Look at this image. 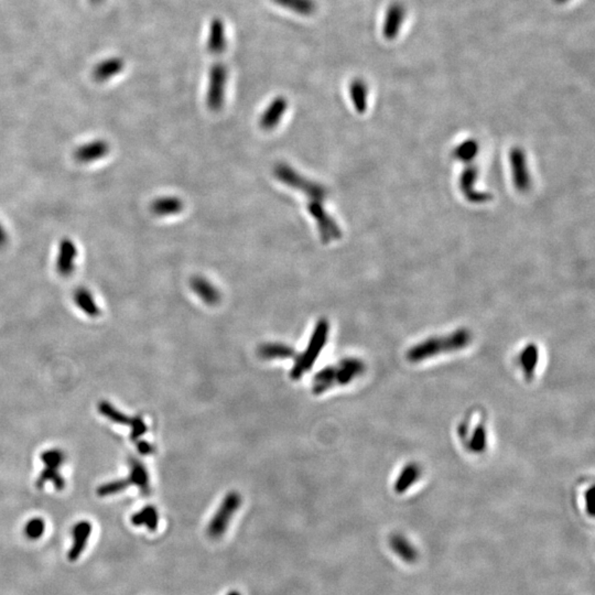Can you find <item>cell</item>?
Wrapping results in <instances>:
<instances>
[{
  "label": "cell",
  "instance_id": "cell-1",
  "mask_svg": "<svg viewBox=\"0 0 595 595\" xmlns=\"http://www.w3.org/2000/svg\"><path fill=\"white\" fill-rule=\"evenodd\" d=\"M472 339L468 329L455 330L444 337H430L409 348L406 352V359L409 363H422L441 354L461 351L470 346Z\"/></svg>",
  "mask_w": 595,
  "mask_h": 595
},
{
  "label": "cell",
  "instance_id": "cell-2",
  "mask_svg": "<svg viewBox=\"0 0 595 595\" xmlns=\"http://www.w3.org/2000/svg\"><path fill=\"white\" fill-rule=\"evenodd\" d=\"M366 372L364 361L357 357L342 359L334 366H328L314 376L312 383V393L321 395L332 387L344 386L351 384L359 376Z\"/></svg>",
  "mask_w": 595,
  "mask_h": 595
},
{
  "label": "cell",
  "instance_id": "cell-3",
  "mask_svg": "<svg viewBox=\"0 0 595 595\" xmlns=\"http://www.w3.org/2000/svg\"><path fill=\"white\" fill-rule=\"evenodd\" d=\"M330 324L325 319H321L317 323L314 331L311 335L310 341L303 353L300 354L294 361V366L291 368V378L298 381L299 378L305 375V372L312 368L316 363L317 359L320 355L321 351L325 346L328 337H329Z\"/></svg>",
  "mask_w": 595,
  "mask_h": 595
},
{
  "label": "cell",
  "instance_id": "cell-4",
  "mask_svg": "<svg viewBox=\"0 0 595 595\" xmlns=\"http://www.w3.org/2000/svg\"><path fill=\"white\" fill-rule=\"evenodd\" d=\"M275 177L280 182L288 185L290 188L296 189L307 196L309 201H323L325 200L328 192L323 185L314 182L307 178L302 177L301 174L294 171L288 164L280 163L276 166L274 170Z\"/></svg>",
  "mask_w": 595,
  "mask_h": 595
},
{
  "label": "cell",
  "instance_id": "cell-5",
  "mask_svg": "<svg viewBox=\"0 0 595 595\" xmlns=\"http://www.w3.org/2000/svg\"><path fill=\"white\" fill-rule=\"evenodd\" d=\"M242 505V496L237 492H231L222 500L218 511L213 515L207 527V535L212 540H218L225 535L232 519Z\"/></svg>",
  "mask_w": 595,
  "mask_h": 595
},
{
  "label": "cell",
  "instance_id": "cell-6",
  "mask_svg": "<svg viewBox=\"0 0 595 595\" xmlns=\"http://www.w3.org/2000/svg\"><path fill=\"white\" fill-rule=\"evenodd\" d=\"M229 79V71L223 63H215L211 68L207 85V105L209 111L218 112L223 108L225 101L226 85Z\"/></svg>",
  "mask_w": 595,
  "mask_h": 595
},
{
  "label": "cell",
  "instance_id": "cell-7",
  "mask_svg": "<svg viewBox=\"0 0 595 595\" xmlns=\"http://www.w3.org/2000/svg\"><path fill=\"white\" fill-rule=\"evenodd\" d=\"M308 211L316 220L321 242L323 244H329L333 240L341 239L342 231L340 226L337 225L331 215L328 214L326 209H324L323 201H309Z\"/></svg>",
  "mask_w": 595,
  "mask_h": 595
},
{
  "label": "cell",
  "instance_id": "cell-8",
  "mask_svg": "<svg viewBox=\"0 0 595 595\" xmlns=\"http://www.w3.org/2000/svg\"><path fill=\"white\" fill-rule=\"evenodd\" d=\"M478 177V166L472 162L469 163V166L464 169V171L461 173V177H460V190L465 198L472 203L481 204L491 201L493 198L492 194L481 192V191L474 189Z\"/></svg>",
  "mask_w": 595,
  "mask_h": 595
},
{
  "label": "cell",
  "instance_id": "cell-9",
  "mask_svg": "<svg viewBox=\"0 0 595 595\" xmlns=\"http://www.w3.org/2000/svg\"><path fill=\"white\" fill-rule=\"evenodd\" d=\"M511 176L515 188L520 192L529 190L531 181L528 171L527 159L522 148H514L511 153Z\"/></svg>",
  "mask_w": 595,
  "mask_h": 595
},
{
  "label": "cell",
  "instance_id": "cell-10",
  "mask_svg": "<svg viewBox=\"0 0 595 595\" xmlns=\"http://www.w3.org/2000/svg\"><path fill=\"white\" fill-rule=\"evenodd\" d=\"M77 246L71 239H63L59 247L57 258V272L61 277L68 278L73 274L77 261Z\"/></svg>",
  "mask_w": 595,
  "mask_h": 595
},
{
  "label": "cell",
  "instance_id": "cell-11",
  "mask_svg": "<svg viewBox=\"0 0 595 595\" xmlns=\"http://www.w3.org/2000/svg\"><path fill=\"white\" fill-rule=\"evenodd\" d=\"M227 46V37L224 22L220 18H215L209 25V38L207 41V49L209 55H220L223 53Z\"/></svg>",
  "mask_w": 595,
  "mask_h": 595
},
{
  "label": "cell",
  "instance_id": "cell-12",
  "mask_svg": "<svg viewBox=\"0 0 595 595\" xmlns=\"http://www.w3.org/2000/svg\"><path fill=\"white\" fill-rule=\"evenodd\" d=\"M406 11L400 3H393L389 7L383 25V36L386 40L392 41L397 38L405 19Z\"/></svg>",
  "mask_w": 595,
  "mask_h": 595
},
{
  "label": "cell",
  "instance_id": "cell-13",
  "mask_svg": "<svg viewBox=\"0 0 595 595\" xmlns=\"http://www.w3.org/2000/svg\"><path fill=\"white\" fill-rule=\"evenodd\" d=\"M91 533H92V525L90 522L83 520V522H77L74 526L73 530H72L73 544H72L71 549L68 554L70 561H77L79 559L82 552L84 551L85 548H86Z\"/></svg>",
  "mask_w": 595,
  "mask_h": 595
},
{
  "label": "cell",
  "instance_id": "cell-14",
  "mask_svg": "<svg viewBox=\"0 0 595 595\" xmlns=\"http://www.w3.org/2000/svg\"><path fill=\"white\" fill-rule=\"evenodd\" d=\"M287 109H288V101L285 97L279 96L275 98L261 116L259 125L265 131H272L276 126L279 125L280 120L283 117Z\"/></svg>",
  "mask_w": 595,
  "mask_h": 595
},
{
  "label": "cell",
  "instance_id": "cell-15",
  "mask_svg": "<svg viewBox=\"0 0 595 595\" xmlns=\"http://www.w3.org/2000/svg\"><path fill=\"white\" fill-rule=\"evenodd\" d=\"M108 153L109 144L105 140H94L77 148L74 159L81 163L94 162L104 158Z\"/></svg>",
  "mask_w": 595,
  "mask_h": 595
},
{
  "label": "cell",
  "instance_id": "cell-16",
  "mask_svg": "<svg viewBox=\"0 0 595 595\" xmlns=\"http://www.w3.org/2000/svg\"><path fill=\"white\" fill-rule=\"evenodd\" d=\"M191 287L193 289L194 294H198L204 303L209 305H216L220 303V298H222L220 291L215 288L214 285L205 278H192Z\"/></svg>",
  "mask_w": 595,
  "mask_h": 595
},
{
  "label": "cell",
  "instance_id": "cell-17",
  "mask_svg": "<svg viewBox=\"0 0 595 595\" xmlns=\"http://www.w3.org/2000/svg\"><path fill=\"white\" fill-rule=\"evenodd\" d=\"M127 478L131 482V485L138 487L142 495H149L150 483L147 469L135 457H131L129 460V474Z\"/></svg>",
  "mask_w": 595,
  "mask_h": 595
},
{
  "label": "cell",
  "instance_id": "cell-18",
  "mask_svg": "<svg viewBox=\"0 0 595 595\" xmlns=\"http://www.w3.org/2000/svg\"><path fill=\"white\" fill-rule=\"evenodd\" d=\"M422 476V468L417 463H409L400 471L399 475L394 484L395 492L397 494H404L408 489L413 487V484L419 481Z\"/></svg>",
  "mask_w": 595,
  "mask_h": 595
},
{
  "label": "cell",
  "instance_id": "cell-19",
  "mask_svg": "<svg viewBox=\"0 0 595 595\" xmlns=\"http://www.w3.org/2000/svg\"><path fill=\"white\" fill-rule=\"evenodd\" d=\"M183 202L176 196L157 198L150 205V211L158 216L179 214L182 211Z\"/></svg>",
  "mask_w": 595,
  "mask_h": 595
},
{
  "label": "cell",
  "instance_id": "cell-20",
  "mask_svg": "<svg viewBox=\"0 0 595 595\" xmlns=\"http://www.w3.org/2000/svg\"><path fill=\"white\" fill-rule=\"evenodd\" d=\"M124 66L125 64H124V61L122 59H118V57L107 59L95 66L94 72H93V77L97 82L108 81L109 79H112L113 77L120 73Z\"/></svg>",
  "mask_w": 595,
  "mask_h": 595
},
{
  "label": "cell",
  "instance_id": "cell-21",
  "mask_svg": "<svg viewBox=\"0 0 595 595\" xmlns=\"http://www.w3.org/2000/svg\"><path fill=\"white\" fill-rule=\"evenodd\" d=\"M73 300L75 305L91 318H97L101 314V310L94 300V296L87 289H77L73 294Z\"/></svg>",
  "mask_w": 595,
  "mask_h": 595
},
{
  "label": "cell",
  "instance_id": "cell-22",
  "mask_svg": "<svg viewBox=\"0 0 595 595\" xmlns=\"http://www.w3.org/2000/svg\"><path fill=\"white\" fill-rule=\"evenodd\" d=\"M257 352L263 359H290L294 357L292 348L283 343H265L259 346Z\"/></svg>",
  "mask_w": 595,
  "mask_h": 595
},
{
  "label": "cell",
  "instance_id": "cell-23",
  "mask_svg": "<svg viewBox=\"0 0 595 595\" xmlns=\"http://www.w3.org/2000/svg\"><path fill=\"white\" fill-rule=\"evenodd\" d=\"M131 524L136 527L146 526L150 531H155L159 525L158 511L153 506H146L131 516Z\"/></svg>",
  "mask_w": 595,
  "mask_h": 595
},
{
  "label": "cell",
  "instance_id": "cell-24",
  "mask_svg": "<svg viewBox=\"0 0 595 595\" xmlns=\"http://www.w3.org/2000/svg\"><path fill=\"white\" fill-rule=\"evenodd\" d=\"M539 363V350L535 344L526 346L520 354L522 372L528 379L535 375Z\"/></svg>",
  "mask_w": 595,
  "mask_h": 595
},
{
  "label": "cell",
  "instance_id": "cell-25",
  "mask_svg": "<svg viewBox=\"0 0 595 595\" xmlns=\"http://www.w3.org/2000/svg\"><path fill=\"white\" fill-rule=\"evenodd\" d=\"M350 95H351L352 103L354 108L359 114H364L367 111V97H368V88L364 82L361 79H355L350 85Z\"/></svg>",
  "mask_w": 595,
  "mask_h": 595
},
{
  "label": "cell",
  "instance_id": "cell-26",
  "mask_svg": "<svg viewBox=\"0 0 595 595\" xmlns=\"http://www.w3.org/2000/svg\"><path fill=\"white\" fill-rule=\"evenodd\" d=\"M97 410L102 416L108 419L114 424H120V426H129V427L133 424V417H128L127 415L118 410L117 408L114 407V405L106 402V400L98 402Z\"/></svg>",
  "mask_w": 595,
  "mask_h": 595
},
{
  "label": "cell",
  "instance_id": "cell-27",
  "mask_svg": "<svg viewBox=\"0 0 595 595\" xmlns=\"http://www.w3.org/2000/svg\"><path fill=\"white\" fill-rule=\"evenodd\" d=\"M272 1L276 5L301 16H311L318 8L314 0H272Z\"/></svg>",
  "mask_w": 595,
  "mask_h": 595
},
{
  "label": "cell",
  "instance_id": "cell-28",
  "mask_svg": "<svg viewBox=\"0 0 595 595\" xmlns=\"http://www.w3.org/2000/svg\"><path fill=\"white\" fill-rule=\"evenodd\" d=\"M469 450L472 453L482 454L487 451V431L483 422H478V426L474 428L469 441Z\"/></svg>",
  "mask_w": 595,
  "mask_h": 595
},
{
  "label": "cell",
  "instance_id": "cell-29",
  "mask_svg": "<svg viewBox=\"0 0 595 595\" xmlns=\"http://www.w3.org/2000/svg\"><path fill=\"white\" fill-rule=\"evenodd\" d=\"M59 470L60 469L46 468L44 466V470L41 472L38 480H37V487L39 489H44V485L48 482H51L57 491H63V489H66V480L62 478Z\"/></svg>",
  "mask_w": 595,
  "mask_h": 595
},
{
  "label": "cell",
  "instance_id": "cell-30",
  "mask_svg": "<svg viewBox=\"0 0 595 595\" xmlns=\"http://www.w3.org/2000/svg\"><path fill=\"white\" fill-rule=\"evenodd\" d=\"M478 153V144L476 140H465L462 144L457 146V149L454 150V158L457 160L462 161L465 163L473 162L476 155Z\"/></svg>",
  "mask_w": 595,
  "mask_h": 595
},
{
  "label": "cell",
  "instance_id": "cell-31",
  "mask_svg": "<svg viewBox=\"0 0 595 595\" xmlns=\"http://www.w3.org/2000/svg\"><path fill=\"white\" fill-rule=\"evenodd\" d=\"M129 487H131V482L128 478H120V480H115V481L102 484L98 487L96 493L100 498H106V496H112V495L122 492Z\"/></svg>",
  "mask_w": 595,
  "mask_h": 595
},
{
  "label": "cell",
  "instance_id": "cell-32",
  "mask_svg": "<svg viewBox=\"0 0 595 595\" xmlns=\"http://www.w3.org/2000/svg\"><path fill=\"white\" fill-rule=\"evenodd\" d=\"M41 461L46 468L60 469L66 462V454L60 448H50L41 453Z\"/></svg>",
  "mask_w": 595,
  "mask_h": 595
},
{
  "label": "cell",
  "instance_id": "cell-33",
  "mask_svg": "<svg viewBox=\"0 0 595 595\" xmlns=\"http://www.w3.org/2000/svg\"><path fill=\"white\" fill-rule=\"evenodd\" d=\"M46 531V522L40 517H36L26 524L25 535L30 540H38Z\"/></svg>",
  "mask_w": 595,
  "mask_h": 595
},
{
  "label": "cell",
  "instance_id": "cell-34",
  "mask_svg": "<svg viewBox=\"0 0 595 595\" xmlns=\"http://www.w3.org/2000/svg\"><path fill=\"white\" fill-rule=\"evenodd\" d=\"M131 439L133 441H138L147 431V426L144 424V419L140 416L133 417V424L131 426Z\"/></svg>",
  "mask_w": 595,
  "mask_h": 595
},
{
  "label": "cell",
  "instance_id": "cell-35",
  "mask_svg": "<svg viewBox=\"0 0 595 595\" xmlns=\"http://www.w3.org/2000/svg\"><path fill=\"white\" fill-rule=\"evenodd\" d=\"M137 448H138V451L140 453L144 454V455H148V454L153 453V444H150L147 441L144 440H138L136 441Z\"/></svg>",
  "mask_w": 595,
  "mask_h": 595
},
{
  "label": "cell",
  "instance_id": "cell-36",
  "mask_svg": "<svg viewBox=\"0 0 595 595\" xmlns=\"http://www.w3.org/2000/svg\"><path fill=\"white\" fill-rule=\"evenodd\" d=\"M7 243H8V235H7L3 226L0 224V249L5 247Z\"/></svg>",
  "mask_w": 595,
  "mask_h": 595
},
{
  "label": "cell",
  "instance_id": "cell-37",
  "mask_svg": "<svg viewBox=\"0 0 595 595\" xmlns=\"http://www.w3.org/2000/svg\"><path fill=\"white\" fill-rule=\"evenodd\" d=\"M226 595H243V593L238 590H231L229 592L226 593Z\"/></svg>",
  "mask_w": 595,
  "mask_h": 595
},
{
  "label": "cell",
  "instance_id": "cell-38",
  "mask_svg": "<svg viewBox=\"0 0 595 595\" xmlns=\"http://www.w3.org/2000/svg\"><path fill=\"white\" fill-rule=\"evenodd\" d=\"M91 3H94V5H98V3H101L103 0H90Z\"/></svg>",
  "mask_w": 595,
  "mask_h": 595
},
{
  "label": "cell",
  "instance_id": "cell-39",
  "mask_svg": "<svg viewBox=\"0 0 595 595\" xmlns=\"http://www.w3.org/2000/svg\"><path fill=\"white\" fill-rule=\"evenodd\" d=\"M555 1H556V3H560V5H561V3H567V1H568V0H555Z\"/></svg>",
  "mask_w": 595,
  "mask_h": 595
}]
</instances>
